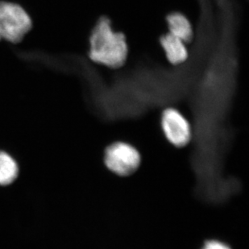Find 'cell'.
I'll return each mask as SVG.
<instances>
[{
	"mask_svg": "<svg viewBox=\"0 0 249 249\" xmlns=\"http://www.w3.org/2000/svg\"><path fill=\"white\" fill-rule=\"evenodd\" d=\"M88 41V56L95 63L117 69L127 61L128 48L126 37L122 33L113 29L107 18L99 19Z\"/></svg>",
	"mask_w": 249,
	"mask_h": 249,
	"instance_id": "1",
	"label": "cell"
},
{
	"mask_svg": "<svg viewBox=\"0 0 249 249\" xmlns=\"http://www.w3.org/2000/svg\"><path fill=\"white\" fill-rule=\"evenodd\" d=\"M33 26L26 11L14 2L0 1V41L17 45Z\"/></svg>",
	"mask_w": 249,
	"mask_h": 249,
	"instance_id": "2",
	"label": "cell"
},
{
	"mask_svg": "<svg viewBox=\"0 0 249 249\" xmlns=\"http://www.w3.org/2000/svg\"><path fill=\"white\" fill-rule=\"evenodd\" d=\"M105 164L111 171L120 176L133 174L141 162L138 151L128 143L117 142L107 148Z\"/></svg>",
	"mask_w": 249,
	"mask_h": 249,
	"instance_id": "3",
	"label": "cell"
},
{
	"mask_svg": "<svg viewBox=\"0 0 249 249\" xmlns=\"http://www.w3.org/2000/svg\"><path fill=\"white\" fill-rule=\"evenodd\" d=\"M161 127L167 140L177 147H183L191 139V127L188 120L180 111L168 108L161 115Z\"/></svg>",
	"mask_w": 249,
	"mask_h": 249,
	"instance_id": "4",
	"label": "cell"
},
{
	"mask_svg": "<svg viewBox=\"0 0 249 249\" xmlns=\"http://www.w3.org/2000/svg\"><path fill=\"white\" fill-rule=\"evenodd\" d=\"M160 42L167 60L173 65H180L188 59L189 53L186 43L181 39L169 33L161 36Z\"/></svg>",
	"mask_w": 249,
	"mask_h": 249,
	"instance_id": "5",
	"label": "cell"
},
{
	"mask_svg": "<svg viewBox=\"0 0 249 249\" xmlns=\"http://www.w3.org/2000/svg\"><path fill=\"white\" fill-rule=\"evenodd\" d=\"M169 33L185 43L191 42L194 37V31L191 22L180 12H173L167 17Z\"/></svg>",
	"mask_w": 249,
	"mask_h": 249,
	"instance_id": "6",
	"label": "cell"
},
{
	"mask_svg": "<svg viewBox=\"0 0 249 249\" xmlns=\"http://www.w3.org/2000/svg\"><path fill=\"white\" fill-rule=\"evenodd\" d=\"M19 176L17 160L6 151L0 150V186L12 185Z\"/></svg>",
	"mask_w": 249,
	"mask_h": 249,
	"instance_id": "7",
	"label": "cell"
},
{
	"mask_svg": "<svg viewBox=\"0 0 249 249\" xmlns=\"http://www.w3.org/2000/svg\"><path fill=\"white\" fill-rule=\"evenodd\" d=\"M202 249H231L225 244L216 241V240H211L206 243L204 247Z\"/></svg>",
	"mask_w": 249,
	"mask_h": 249,
	"instance_id": "8",
	"label": "cell"
}]
</instances>
